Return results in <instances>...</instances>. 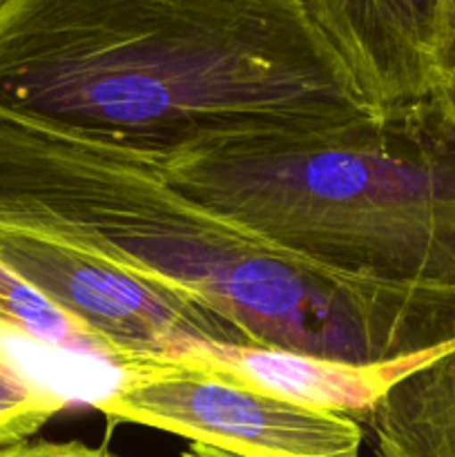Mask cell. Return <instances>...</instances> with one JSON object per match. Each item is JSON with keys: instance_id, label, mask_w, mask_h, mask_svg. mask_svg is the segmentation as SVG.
<instances>
[{"instance_id": "9", "label": "cell", "mask_w": 455, "mask_h": 457, "mask_svg": "<svg viewBox=\"0 0 455 457\" xmlns=\"http://www.w3.org/2000/svg\"><path fill=\"white\" fill-rule=\"evenodd\" d=\"M22 346L25 342L0 328V449L27 442L67 406L65 397L18 355Z\"/></svg>"}, {"instance_id": "3", "label": "cell", "mask_w": 455, "mask_h": 457, "mask_svg": "<svg viewBox=\"0 0 455 457\" xmlns=\"http://www.w3.org/2000/svg\"><path fill=\"white\" fill-rule=\"evenodd\" d=\"M163 177L321 270L455 295V128L431 98L342 132L212 156Z\"/></svg>"}, {"instance_id": "8", "label": "cell", "mask_w": 455, "mask_h": 457, "mask_svg": "<svg viewBox=\"0 0 455 457\" xmlns=\"http://www.w3.org/2000/svg\"><path fill=\"white\" fill-rule=\"evenodd\" d=\"M0 328L43 351H87L98 355L92 337L47 295L0 262Z\"/></svg>"}, {"instance_id": "10", "label": "cell", "mask_w": 455, "mask_h": 457, "mask_svg": "<svg viewBox=\"0 0 455 457\" xmlns=\"http://www.w3.org/2000/svg\"><path fill=\"white\" fill-rule=\"evenodd\" d=\"M431 101L455 128V0H444V9H442L437 74Z\"/></svg>"}, {"instance_id": "12", "label": "cell", "mask_w": 455, "mask_h": 457, "mask_svg": "<svg viewBox=\"0 0 455 457\" xmlns=\"http://www.w3.org/2000/svg\"><path fill=\"white\" fill-rule=\"evenodd\" d=\"M181 457H239V455H232V453H226V451L212 449V446H205V445H194V442H192V445L183 451Z\"/></svg>"}, {"instance_id": "11", "label": "cell", "mask_w": 455, "mask_h": 457, "mask_svg": "<svg viewBox=\"0 0 455 457\" xmlns=\"http://www.w3.org/2000/svg\"><path fill=\"white\" fill-rule=\"evenodd\" d=\"M0 457H120L103 446H87L83 442H21L0 449Z\"/></svg>"}, {"instance_id": "4", "label": "cell", "mask_w": 455, "mask_h": 457, "mask_svg": "<svg viewBox=\"0 0 455 457\" xmlns=\"http://www.w3.org/2000/svg\"><path fill=\"white\" fill-rule=\"evenodd\" d=\"M120 379L92 400L112 422L181 436L239 457H361L364 427L312 409L187 357L119 366Z\"/></svg>"}, {"instance_id": "5", "label": "cell", "mask_w": 455, "mask_h": 457, "mask_svg": "<svg viewBox=\"0 0 455 457\" xmlns=\"http://www.w3.org/2000/svg\"><path fill=\"white\" fill-rule=\"evenodd\" d=\"M0 262L62 308L116 369L190 344L248 346L196 299L49 237L0 228Z\"/></svg>"}, {"instance_id": "2", "label": "cell", "mask_w": 455, "mask_h": 457, "mask_svg": "<svg viewBox=\"0 0 455 457\" xmlns=\"http://www.w3.org/2000/svg\"><path fill=\"white\" fill-rule=\"evenodd\" d=\"M0 228L34 232L178 290L248 346L382 361L455 342V295L321 270L154 170L0 125Z\"/></svg>"}, {"instance_id": "7", "label": "cell", "mask_w": 455, "mask_h": 457, "mask_svg": "<svg viewBox=\"0 0 455 457\" xmlns=\"http://www.w3.org/2000/svg\"><path fill=\"white\" fill-rule=\"evenodd\" d=\"M440 348L382 361H346L268 346L190 344L174 357L201 361L272 395L364 422L375 404ZM168 357V355H165Z\"/></svg>"}, {"instance_id": "6", "label": "cell", "mask_w": 455, "mask_h": 457, "mask_svg": "<svg viewBox=\"0 0 455 457\" xmlns=\"http://www.w3.org/2000/svg\"><path fill=\"white\" fill-rule=\"evenodd\" d=\"M375 116L428 101L444 0H303Z\"/></svg>"}, {"instance_id": "1", "label": "cell", "mask_w": 455, "mask_h": 457, "mask_svg": "<svg viewBox=\"0 0 455 457\" xmlns=\"http://www.w3.org/2000/svg\"><path fill=\"white\" fill-rule=\"evenodd\" d=\"M373 116L303 0H0V125L165 174Z\"/></svg>"}]
</instances>
